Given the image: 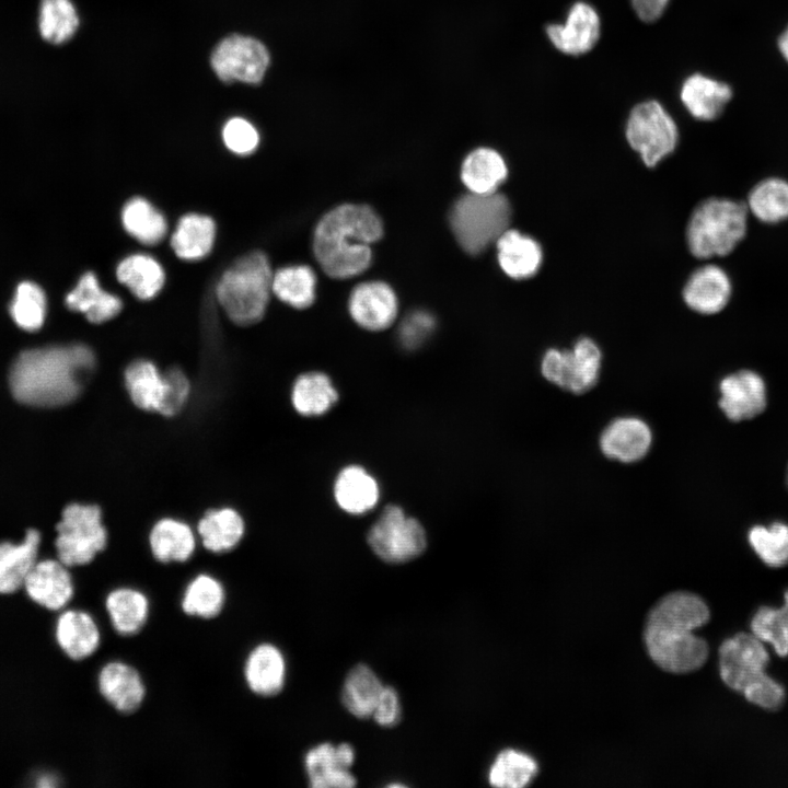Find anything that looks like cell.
I'll return each instance as SVG.
<instances>
[{"label": "cell", "mask_w": 788, "mask_h": 788, "mask_svg": "<svg viewBox=\"0 0 788 788\" xmlns=\"http://www.w3.org/2000/svg\"><path fill=\"white\" fill-rule=\"evenodd\" d=\"M709 617L706 602L695 593L674 591L663 595L650 609L644 627L651 660L674 674L700 669L708 658V645L693 631Z\"/></svg>", "instance_id": "1"}, {"label": "cell", "mask_w": 788, "mask_h": 788, "mask_svg": "<svg viewBox=\"0 0 788 788\" xmlns=\"http://www.w3.org/2000/svg\"><path fill=\"white\" fill-rule=\"evenodd\" d=\"M94 366L95 357L85 345L28 349L11 367L10 389L23 404L61 406L79 395Z\"/></svg>", "instance_id": "2"}, {"label": "cell", "mask_w": 788, "mask_h": 788, "mask_svg": "<svg viewBox=\"0 0 788 788\" xmlns=\"http://www.w3.org/2000/svg\"><path fill=\"white\" fill-rule=\"evenodd\" d=\"M383 224L366 205L345 204L328 211L314 231L313 250L321 268L332 278L363 273L372 259L370 245L382 237Z\"/></svg>", "instance_id": "3"}, {"label": "cell", "mask_w": 788, "mask_h": 788, "mask_svg": "<svg viewBox=\"0 0 788 788\" xmlns=\"http://www.w3.org/2000/svg\"><path fill=\"white\" fill-rule=\"evenodd\" d=\"M273 271L262 252L240 257L220 277L216 293L229 318L239 325H251L265 314L270 298Z\"/></svg>", "instance_id": "4"}, {"label": "cell", "mask_w": 788, "mask_h": 788, "mask_svg": "<svg viewBox=\"0 0 788 788\" xmlns=\"http://www.w3.org/2000/svg\"><path fill=\"white\" fill-rule=\"evenodd\" d=\"M745 204L727 198H709L693 211L686 229L691 253L702 259L726 256L745 236Z\"/></svg>", "instance_id": "5"}, {"label": "cell", "mask_w": 788, "mask_h": 788, "mask_svg": "<svg viewBox=\"0 0 788 788\" xmlns=\"http://www.w3.org/2000/svg\"><path fill=\"white\" fill-rule=\"evenodd\" d=\"M511 206L507 197L468 193L452 206L449 222L460 246L471 255L484 252L509 228Z\"/></svg>", "instance_id": "6"}, {"label": "cell", "mask_w": 788, "mask_h": 788, "mask_svg": "<svg viewBox=\"0 0 788 788\" xmlns=\"http://www.w3.org/2000/svg\"><path fill=\"white\" fill-rule=\"evenodd\" d=\"M58 559L68 567L91 563L107 543L101 509L94 505L71 503L57 524Z\"/></svg>", "instance_id": "7"}, {"label": "cell", "mask_w": 788, "mask_h": 788, "mask_svg": "<svg viewBox=\"0 0 788 788\" xmlns=\"http://www.w3.org/2000/svg\"><path fill=\"white\" fill-rule=\"evenodd\" d=\"M625 135L629 146L650 167L673 152L679 140L674 119L654 100L633 107L626 121Z\"/></svg>", "instance_id": "8"}, {"label": "cell", "mask_w": 788, "mask_h": 788, "mask_svg": "<svg viewBox=\"0 0 788 788\" xmlns=\"http://www.w3.org/2000/svg\"><path fill=\"white\" fill-rule=\"evenodd\" d=\"M601 367V349L588 337L578 339L571 349H548L540 366L545 380L573 394L592 389L598 382Z\"/></svg>", "instance_id": "9"}, {"label": "cell", "mask_w": 788, "mask_h": 788, "mask_svg": "<svg viewBox=\"0 0 788 788\" xmlns=\"http://www.w3.org/2000/svg\"><path fill=\"white\" fill-rule=\"evenodd\" d=\"M368 543L383 561L402 564L425 552L427 537L416 519L406 515L397 506H389L370 529Z\"/></svg>", "instance_id": "10"}, {"label": "cell", "mask_w": 788, "mask_h": 788, "mask_svg": "<svg viewBox=\"0 0 788 788\" xmlns=\"http://www.w3.org/2000/svg\"><path fill=\"white\" fill-rule=\"evenodd\" d=\"M210 62L218 78L225 83L258 84L268 69L270 56L260 40L232 34L215 47Z\"/></svg>", "instance_id": "11"}, {"label": "cell", "mask_w": 788, "mask_h": 788, "mask_svg": "<svg viewBox=\"0 0 788 788\" xmlns=\"http://www.w3.org/2000/svg\"><path fill=\"white\" fill-rule=\"evenodd\" d=\"M769 656L753 634L739 633L719 648V671L723 683L735 692L743 690L765 673Z\"/></svg>", "instance_id": "12"}, {"label": "cell", "mask_w": 788, "mask_h": 788, "mask_svg": "<svg viewBox=\"0 0 788 788\" xmlns=\"http://www.w3.org/2000/svg\"><path fill=\"white\" fill-rule=\"evenodd\" d=\"M545 32L557 50L569 56H580L598 43L601 21L590 3L577 1L569 8L564 23L549 24Z\"/></svg>", "instance_id": "13"}, {"label": "cell", "mask_w": 788, "mask_h": 788, "mask_svg": "<svg viewBox=\"0 0 788 788\" xmlns=\"http://www.w3.org/2000/svg\"><path fill=\"white\" fill-rule=\"evenodd\" d=\"M303 762L313 788H351L357 784L349 772L355 762V750L349 743H320L305 753Z\"/></svg>", "instance_id": "14"}, {"label": "cell", "mask_w": 788, "mask_h": 788, "mask_svg": "<svg viewBox=\"0 0 788 788\" xmlns=\"http://www.w3.org/2000/svg\"><path fill=\"white\" fill-rule=\"evenodd\" d=\"M652 439L651 428L644 419L623 416L612 420L602 430L599 447L611 460L635 463L648 454Z\"/></svg>", "instance_id": "15"}, {"label": "cell", "mask_w": 788, "mask_h": 788, "mask_svg": "<svg viewBox=\"0 0 788 788\" xmlns=\"http://www.w3.org/2000/svg\"><path fill=\"white\" fill-rule=\"evenodd\" d=\"M719 407L732 421L752 419L766 407V387L763 379L751 370L725 376L719 384Z\"/></svg>", "instance_id": "16"}, {"label": "cell", "mask_w": 788, "mask_h": 788, "mask_svg": "<svg viewBox=\"0 0 788 788\" xmlns=\"http://www.w3.org/2000/svg\"><path fill=\"white\" fill-rule=\"evenodd\" d=\"M397 299L393 289L382 281L363 282L355 287L349 298L354 321L368 331L390 327L397 315Z\"/></svg>", "instance_id": "17"}, {"label": "cell", "mask_w": 788, "mask_h": 788, "mask_svg": "<svg viewBox=\"0 0 788 788\" xmlns=\"http://www.w3.org/2000/svg\"><path fill=\"white\" fill-rule=\"evenodd\" d=\"M103 698L118 712L132 714L144 702L147 690L139 671L120 660L105 663L97 676Z\"/></svg>", "instance_id": "18"}, {"label": "cell", "mask_w": 788, "mask_h": 788, "mask_svg": "<svg viewBox=\"0 0 788 788\" xmlns=\"http://www.w3.org/2000/svg\"><path fill=\"white\" fill-rule=\"evenodd\" d=\"M243 674L248 690L262 697L279 694L287 676L282 651L271 642H260L247 653Z\"/></svg>", "instance_id": "19"}, {"label": "cell", "mask_w": 788, "mask_h": 788, "mask_svg": "<svg viewBox=\"0 0 788 788\" xmlns=\"http://www.w3.org/2000/svg\"><path fill=\"white\" fill-rule=\"evenodd\" d=\"M732 286L728 274L717 265H704L687 279L683 298L686 305L700 314H716L729 302Z\"/></svg>", "instance_id": "20"}, {"label": "cell", "mask_w": 788, "mask_h": 788, "mask_svg": "<svg viewBox=\"0 0 788 788\" xmlns=\"http://www.w3.org/2000/svg\"><path fill=\"white\" fill-rule=\"evenodd\" d=\"M68 566L60 560L36 563L25 579L30 598L49 610L65 607L73 595V582Z\"/></svg>", "instance_id": "21"}, {"label": "cell", "mask_w": 788, "mask_h": 788, "mask_svg": "<svg viewBox=\"0 0 788 788\" xmlns=\"http://www.w3.org/2000/svg\"><path fill=\"white\" fill-rule=\"evenodd\" d=\"M731 97L729 84L702 73L687 77L680 90V99L688 113L705 121L719 117Z\"/></svg>", "instance_id": "22"}, {"label": "cell", "mask_w": 788, "mask_h": 788, "mask_svg": "<svg viewBox=\"0 0 788 788\" xmlns=\"http://www.w3.org/2000/svg\"><path fill=\"white\" fill-rule=\"evenodd\" d=\"M496 246L499 266L512 279L531 278L542 265L540 243L517 230H506L496 241Z\"/></svg>", "instance_id": "23"}, {"label": "cell", "mask_w": 788, "mask_h": 788, "mask_svg": "<svg viewBox=\"0 0 788 788\" xmlns=\"http://www.w3.org/2000/svg\"><path fill=\"white\" fill-rule=\"evenodd\" d=\"M105 609L114 630L124 637L142 630L150 614V601L144 592L132 587L113 589L105 599Z\"/></svg>", "instance_id": "24"}, {"label": "cell", "mask_w": 788, "mask_h": 788, "mask_svg": "<svg viewBox=\"0 0 788 788\" xmlns=\"http://www.w3.org/2000/svg\"><path fill=\"white\" fill-rule=\"evenodd\" d=\"M56 638L69 658L83 660L97 650L101 633L97 623L88 612L69 610L57 621Z\"/></svg>", "instance_id": "25"}, {"label": "cell", "mask_w": 788, "mask_h": 788, "mask_svg": "<svg viewBox=\"0 0 788 788\" xmlns=\"http://www.w3.org/2000/svg\"><path fill=\"white\" fill-rule=\"evenodd\" d=\"M66 305L83 313L90 322L100 324L116 316L121 311L123 302L117 296L105 291L97 277L88 271L67 294Z\"/></svg>", "instance_id": "26"}, {"label": "cell", "mask_w": 788, "mask_h": 788, "mask_svg": "<svg viewBox=\"0 0 788 788\" xmlns=\"http://www.w3.org/2000/svg\"><path fill=\"white\" fill-rule=\"evenodd\" d=\"M40 535L28 530L19 544L0 543V593H13L24 586L36 564Z\"/></svg>", "instance_id": "27"}, {"label": "cell", "mask_w": 788, "mask_h": 788, "mask_svg": "<svg viewBox=\"0 0 788 788\" xmlns=\"http://www.w3.org/2000/svg\"><path fill=\"white\" fill-rule=\"evenodd\" d=\"M508 176L507 164L491 148H477L470 152L461 167V179L470 193L493 194Z\"/></svg>", "instance_id": "28"}, {"label": "cell", "mask_w": 788, "mask_h": 788, "mask_svg": "<svg viewBox=\"0 0 788 788\" xmlns=\"http://www.w3.org/2000/svg\"><path fill=\"white\" fill-rule=\"evenodd\" d=\"M153 557L161 563H184L196 548V536L190 526L182 521L165 518L158 521L149 535Z\"/></svg>", "instance_id": "29"}, {"label": "cell", "mask_w": 788, "mask_h": 788, "mask_svg": "<svg viewBox=\"0 0 788 788\" xmlns=\"http://www.w3.org/2000/svg\"><path fill=\"white\" fill-rule=\"evenodd\" d=\"M334 496L338 506L350 514L370 511L379 500L376 480L362 467H345L337 476Z\"/></svg>", "instance_id": "30"}, {"label": "cell", "mask_w": 788, "mask_h": 788, "mask_svg": "<svg viewBox=\"0 0 788 788\" xmlns=\"http://www.w3.org/2000/svg\"><path fill=\"white\" fill-rule=\"evenodd\" d=\"M215 237L216 224L210 217L188 213L177 222L171 246L179 258L198 260L210 253Z\"/></svg>", "instance_id": "31"}, {"label": "cell", "mask_w": 788, "mask_h": 788, "mask_svg": "<svg viewBox=\"0 0 788 788\" xmlns=\"http://www.w3.org/2000/svg\"><path fill=\"white\" fill-rule=\"evenodd\" d=\"M384 685L367 664L355 665L347 674L341 688V703L355 717L370 718Z\"/></svg>", "instance_id": "32"}, {"label": "cell", "mask_w": 788, "mask_h": 788, "mask_svg": "<svg viewBox=\"0 0 788 788\" xmlns=\"http://www.w3.org/2000/svg\"><path fill=\"white\" fill-rule=\"evenodd\" d=\"M244 531L242 517L231 508L208 511L197 526L204 547L218 554L235 548L241 542Z\"/></svg>", "instance_id": "33"}, {"label": "cell", "mask_w": 788, "mask_h": 788, "mask_svg": "<svg viewBox=\"0 0 788 788\" xmlns=\"http://www.w3.org/2000/svg\"><path fill=\"white\" fill-rule=\"evenodd\" d=\"M116 277L140 300L154 298L165 281L164 269L160 263L147 254L125 257L117 265Z\"/></svg>", "instance_id": "34"}, {"label": "cell", "mask_w": 788, "mask_h": 788, "mask_svg": "<svg viewBox=\"0 0 788 788\" xmlns=\"http://www.w3.org/2000/svg\"><path fill=\"white\" fill-rule=\"evenodd\" d=\"M225 601L227 592L222 582L212 575L199 573L186 584L181 607L188 616L210 619L222 612Z\"/></svg>", "instance_id": "35"}, {"label": "cell", "mask_w": 788, "mask_h": 788, "mask_svg": "<svg viewBox=\"0 0 788 788\" xmlns=\"http://www.w3.org/2000/svg\"><path fill=\"white\" fill-rule=\"evenodd\" d=\"M127 392L139 408L158 412L161 408L165 381L164 374L149 360H137L125 371Z\"/></svg>", "instance_id": "36"}, {"label": "cell", "mask_w": 788, "mask_h": 788, "mask_svg": "<svg viewBox=\"0 0 788 788\" xmlns=\"http://www.w3.org/2000/svg\"><path fill=\"white\" fill-rule=\"evenodd\" d=\"M291 399L299 414L318 416L333 407L338 399V393L326 374L309 372L294 382Z\"/></svg>", "instance_id": "37"}, {"label": "cell", "mask_w": 788, "mask_h": 788, "mask_svg": "<svg viewBox=\"0 0 788 788\" xmlns=\"http://www.w3.org/2000/svg\"><path fill=\"white\" fill-rule=\"evenodd\" d=\"M121 222L132 237L146 245L160 243L167 231L164 216L141 197L131 198L125 204Z\"/></svg>", "instance_id": "38"}, {"label": "cell", "mask_w": 788, "mask_h": 788, "mask_svg": "<svg viewBox=\"0 0 788 788\" xmlns=\"http://www.w3.org/2000/svg\"><path fill=\"white\" fill-rule=\"evenodd\" d=\"M745 206L764 223L788 219V182L779 177L761 181L750 192Z\"/></svg>", "instance_id": "39"}, {"label": "cell", "mask_w": 788, "mask_h": 788, "mask_svg": "<svg viewBox=\"0 0 788 788\" xmlns=\"http://www.w3.org/2000/svg\"><path fill=\"white\" fill-rule=\"evenodd\" d=\"M316 276L305 265L287 266L273 276L271 290L282 302L296 308H309L315 299Z\"/></svg>", "instance_id": "40"}, {"label": "cell", "mask_w": 788, "mask_h": 788, "mask_svg": "<svg viewBox=\"0 0 788 788\" xmlns=\"http://www.w3.org/2000/svg\"><path fill=\"white\" fill-rule=\"evenodd\" d=\"M79 27V15L71 0H40L38 31L54 45L68 42Z\"/></svg>", "instance_id": "41"}, {"label": "cell", "mask_w": 788, "mask_h": 788, "mask_svg": "<svg viewBox=\"0 0 788 788\" xmlns=\"http://www.w3.org/2000/svg\"><path fill=\"white\" fill-rule=\"evenodd\" d=\"M537 773L535 760L526 753L506 749L500 751L488 770V781L500 788H522Z\"/></svg>", "instance_id": "42"}, {"label": "cell", "mask_w": 788, "mask_h": 788, "mask_svg": "<svg viewBox=\"0 0 788 788\" xmlns=\"http://www.w3.org/2000/svg\"><path fill=\"white\" fill-rule=\"evenodd\" d=\"M10 313L22 329L37 331L46 315V298L42 288L31 281L21 282L10 304Z\"/></svg>", "instance_id": "43"}, {"label": "cell", "mask_w": 788, "mask_h": 788, "mask_svg": "<svg viewBox=\"0 0 788 788\" xmlns=\"http://www.w3.org/2000/svg\"><path fill=\"white\" fill-rule=\"evenodd\" d=\"M749 543L758 557L770 567L788 565V525L774 522L755 525L749 531Z\"/></svg>", "instance_id": "44"}, {"label": "cell", "mask_w": 788, "mask_h": 788, "mask_svg": "<svg viewBox=\"0 0 788 788\" xmlns=\"http://www.w3.org/2000/svg\"><path fill=\"white\" fill-rule=\"evenodd\" d=\"M751 629L758 639L772 644L778 656H788V591L783 607H760L753 616Z\"/></svg>", "instance_id": "45"}, {"label": "cell", "mask_w": 788, "mask_h": 788, "mask_svg": "<svg viewBox=\"0 0 788 788\" xmlns=\"http://www.w3.org/2000/svg\"><path fill=\"white\" fill-rule=\"evenodd\" d=\"M222 137L227 148L241 155L252 153L259 142L254 126L240 117L232 118L224 125Z\"/></svg>", "instance_id": "46"}, {"label": "cell", "mask_w": 788, "mask_h": 788, "mask_svg": "<svg viewBox=\"0 0 788 788\" xmlns=\"http://www.w3.org/2000/svg\"><path fill=\"white\" fill-rule=\"evenodd\" d=\"M742 694L749 702L767 710L779 709L786 698L784 687L766 673L746 686Z\"/></svg>", "instance_id": "47"}, {"label": "cell", "mask_w": 788, "mask_h": 788, "mask_svg": "<svg viewBox=\"0 0 788 788\" xmlns=\"http://www.w3.org/2000/svg\"><path fill=\"white\" fill-rule=\"evenodd\" d=\"M164 381V397L159 413L164 416H173L185 405L190 385L186 375L177 368H172L165 372Z\"/></svg>", "instance_id": "48"}, {"label": "cell", "mask_w": 788, "mask_h": 788, "mask_svg": "<svg viewBox=\"0 0 788 788\" xmlns=\"http://www.w3.org/2000/svg\"><path fill=\"white\" fill-rule=\"evenodd\" d=\"M433 328L434 320L429 313L414 312L402 322L399 340L404 347L414 349L429 337Z\"/></svg>", "instance_id": "49"}, {"label": "cell", "mask_w": 788, "mask_h": 788, "mask_svg": "<svg viewBox=\"0 0 788 788\" xmlns=\"http://www.w3.org/2000/svg\"><path fill=\"white\" fill-rule=\"evenodd\" d=\"M381 727H394L402 718V707L397 691L392 686H384L371 716Z\"/></svg>", "instance_id": "50"}, {"label": "cell", "mask_w": 788, "mask_h": 788, "mask_svg": "<svg viewBox=\"0 0 788 788\" xmlns=\"http://www.w3.org/2000/svg\"><path fill=\"white\" fill-rule=\"evenodd\" d=\"M670 0H630L636 15L646 23H652L662 16Z\"/></svg>", "instance_id": "51"}, {"label": "cell", "mask_w": 788, "mask_h": 788, "mask_svg": "<svg viewBox=\"0 0 788 788\" xmlns=\"http://www.w3.org/2000/svg\"><path fill=\"white\" fill-rule=\"evenodd\" d=\"M778 48L785 60L788 62V26L779 36Z\"/></svg>", "instance_id": "52"}]
</instances>
